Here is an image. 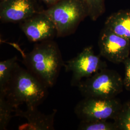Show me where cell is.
I'll use <instances>...</instances> for the list:
<instances>
[{"instance_id": "6da1fadb", "label": "cell", "mask_w": 130, "mask_h": 130, "mask_svg": "<svg viewBox=\"0 0 130 130\" xmlns=\"http://www.w3.org/2000/svg\"><path fill=\"white\" fill-rule=\"evenodd\" d=\"M23 61L28 70L48 88L56 84L64 65L60 51L52 40L36 44L24 55Z\"/></svg>"}, {"instance_id": "7a4b0ae2", "label": "cell", "mask_w": 130, "mask_h": 130, "mask_svg": "<svg viewBox=\"0 0 130 130\" xmlns=\"http://www.w3.org/2000/svg\"><path fill=\"white\" fill-rule=\"evenodd\" d=\"M46 86L28 70L18 63L4 95L15 108L25 104L26 106L38 107L48 95Z\"/></svg>"}, {"instance_id": "3957f363", "label": "cell", "mask_w": 130, "mask_h": 130, "mask_svg": "<svg viewBox=\"0 0 130 130\" xmlns=\"http://www.w3.org/2000/svg\"><path fill=\"white\" fill-rule=\"evenodd\" d=\"M43 12L55 24L58 37L73 33L79 23L88 16L83 0H60Z\"/></svg>"}, {"instance_id": "277c9868", "label": "cell", "mask_w": 130, "mask_h": 130, "mask_svg": "<svg viewBox=\"0 0 130 130\" xmlns=\"http://www.w3.org/2000/svg\"><path fill=\"white\" fill-rule=\"evenodd\" d=\"M84 98L112 99L123 91V79L116 71L107 68L82 80L78 86Z\"/></svg>"}, {"instance_id": "5b68a950", "label": "cell", "mask_w": 130, "mask_h": 130, "mask_svg": "<svg viewBox=\"0 0 130 130\" xmlns=\"http://www.w3.org/2000/svg\"><path fill=\"white\" fill-rule=\"evenodd\" d=\"M122 105L116 98H84L75 107L74 113L80 121L114 120Z\"/></svg>"}, {"instance_id": "8992f818", "label": "cell", "mask_w": 130, "mask_h": 130, "mask_svg": "<svg viewBox=\"0 0 130 130\" xmlns=\"http://www.w3.org/2000/svg\"><path fill=\"white\" fill-rule=\"evenodd\" d=\"M66 72H72L71 84L78 86L84 78H87L100 70L107 68V64L100 56L95 54L92 46L85 47L74 58L64 63Z\"/></svg>"}, {"instance_id": "52a82bcc", "label": "cell", "mask_w": 130, "mask_h": 130, "mask_svg": "<svg viewBox=\"0 0 130 130\" xmlns=\"http://www.w3.org/2000/svg\"><path fill=\"white\" fill-rule=\"evenodd\" d=\"M98 46L100 56L113 63H123L129 57L130 40L121 37L105 27L100 34Z\"/></svg>"}, {"instance_id": "ba28073f", "label": "cell", "mask_w": 130, "mask_h": 130, "mask_svg": "<svg viewBox=\"0 0 130 130\" xmlns=\"http://www.w3.org/2000/svg\"><path fill=\"white\" fill-rule=\"evenodd\" d=\"M20 23L21 29L31 42H44L57 36L55 24L43 11L38 12Z\"/></svg>"}, {"instance_id": "9c48e42d", "label": "cell", "mask_w": 130, "mask_h": 130, "mask_svg": "<svg viewBox=\"0 0 130 130\" xmlns=\"http://www.w3.org/2000/svg\"><path fill=\"white\" fill-rule=\"evenodd\" d=\"M38 12L31 0L1 2L0 19L3 22H21Z\"/></svg>"}, {"instance_id": "30bf717a", "label": "cell", "mask_w": 130, "mask_h": 130, "mask_svg": "<svg viewBox=\"0 0 130 130\" xmlns=\"http://www.w3.org/2000/svg\"><path fill=\"white\" fill-rule=\"evenodd\" d=\"M26 110H22L18 107L15 110V116L25 118L27 123L19 127V130H55L54 120L57 112L54 109L49 114H45L39 111L37 107L26 106Z\"/></svg>"}, {"instance_id": "8fae6325", "label": "cell", "mask_w": 130, "mask_h": 130, "mask_svg": "<svg viewBox=\"0 0 130 130\" xmlns=\"http://www.w3.org/2000/svg\"><path fill=\"white\" fill-rule=\"evenodd\" d=\"M121 37L130 41V11L121 10L111 14L105 27Z\"/></svg>"}, {"instance_id": "7c38bea8", "label": "cell", "mask_w": 130, "mask_h": 130, "mask_svg": "<svg viewBox=\"0 0 130 130\" xmlns=\"http://www.w3.org/2000/svg\"><path fill=\"white\" fill-rule=\"evenodd\" d=\"M16 56L0 62V93L5 91L18 63Z\"/></svg>"}, {"instance_id": "4fadbf2b", "label": "cell", "mask_w": 130, "mask_h": 130, "mask_svg": "<svg viewBox=\"0 0 130 130\" xmlns=\"http://www.w3.org/2000/svg\"><path fill=\"white\" fill-rule=\"evenodd\" d=\"M16 109L4 95L0 94V130L7 129L13 117L12 114Z\"/></svg>"}, {"instance_id": "5bb4252c", "label": "cell", "mask_w": 130, "mask_h": 130, "mask_svg": "<svg viewBox=\"0 0 130 130\" xmlns=\"http://www.w3.org/2000/svg\"><path fill=\"white\" fill-rule=\"evenodd\" d=\"M80 130H118L115 122L107 120H98L81 121L78 127Z\"/></svg>"}, {"instance_id": "9a60e30c", "label": "cell", "mask_w": 130, "mask_h": 130, "mask_svg": "<svg viewBox=\"0 0 130 130\" xmlns=\"http://www.w3.org/2000/svg\"><path fill=\"white\" fill-rule=\"evenodd\" d=\"M118 130H130V101L122 105L114 120Z\"/></svg>"}, {"instance_id": "2e32d148", "label": "cell", "mask_w": 130, "mask_h": 130, "mask_svg": "<svg viewBox=\"0 0 130 130\" xmlns=\"http://www.w3.org/2000/svg\"><path fill=\"white\" fill-rule=\"evenodd\" d=\"M83 1L87 8L88 17L93 21H96L105 13V0Z\"/></svg>"}, {"instance_id": "e0dca14e", "label": "cell", "mask_w": 130, "mask_h": 130, "mask_svg": "<svg viewBox=\"0 0 130 130\" xmlns=\"http://www.w3.org/2000/svg\"><path fill=\"white\" fill-rule=\"evenodd\" d=\"M125 68L124 77L123 79L124 87L128 91H130V57L128 58L124 62Z\"/></svg>"}, {"instance_id": "ac0fdd59", "label": "cell", "mask_w": 130, "mask_h": 130, "mask_svg": "<svg viewBox=\"0 0 130 130\" xmlns=\"http://www.w3.org/2000/svg\"><path fill=\"white\" fill-rule=\"evenodd\" d=\"M42 1L48 5H52L55 4L56 3L58 2L60 0H42Z\"/></svg>"}, {"instance_id": "d6986e66", "label": "cell", "mask_w": 130, "mask_h": 130, "mask_svg": "<svg viewBox=\"0 0 130 130\" xmlns=\"http://www.w3.org/2000/svg\"><path fill=\"white\" fill-rule=\"evenodd\" d=\"M7 1V0H1V2H3V1Z\"/></svg>"}]
</instances>
